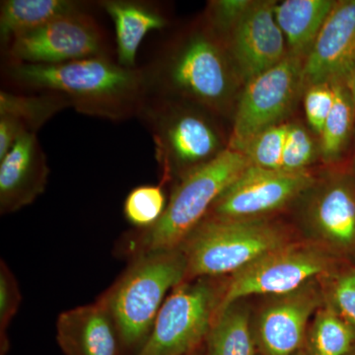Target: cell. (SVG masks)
<instances>
[{"label":"cell","mask_w":355,"mask_h":355,"mask_svg":"<svg viewBox=\"0 0 355 355\" xmlns=\"http://www.w3.org/2000/svg\"><path fill=\"white\" fill-rule=\"evenodd\" d=\"M142 69L148 94L190 102L217 116L234 113L244 86L225 42L205 13Z\"/></svg>","instance_id":"1"},{"label":"cell","mask_w":355,"mask_h":355,"mask_svg":"<svg viewBox=\"0 0 355 355\" xmlns=\"http://www.w3.org/2000/svg\"><path fill=\"white\" fill-rule=\"evenodd\" d=\"M4 77L21 92L64 96L78 113L110 121L137 116L148 95L142 67L128 69L111 57L60 64L6 62Z\"/></svg>","instance_id":"2"},{"label":"cell","mask_w":355,"mask_h":355,"mask_svg":"<svg viewBox=\"0 0 355 355\" xmlns=\"http://www.w3.org/2000/svg\"><path fill=\"white\" fill-rule=\"evenodd\" d=\"M250 165L244 154L227 148L193 170L172 187L161 218L151 227L125 235L118 251L130 260L140 254L177 249Z\"/></svg>","instance_id":"3"},{"label":"cell","mask_w":355,"mask_h":355,"mask_svg":"<svg viewBox=\"0 0 355 355\" xmlns=\"http://www.w3.org/2000/svg\"><path fill=\"white\" fill-rule=\"evenodd\" d=\"M187 261L181 248L140 254L100 296L120 335L123 355H137L153 330L170 292L184 282Z\"/></svg>","instance_id":"4"},{"label":"cell","mask_w":355,"mask_h":355,"mask_svg":"<svg viewBox=\"0 0 355 355\" xmlns=\"http://www.w3.org/2000/svg\"><path fill=\"white\" fill-rule=\"evenodd\" d=\"M214 116L190 102L147 95L137 118L153 137L160 184L174 186L228 148Z\"/></svg>","instance_id":"5"},{"label":"cell","mask_w":355,"mask_h":355,"mask_svg":"<svg viewBox=\"0 0 355 355\" xmlns=\"http://www.w3.org/2000/svg\"><path fill=\"white\" fill-rule=\"evenodd\" d=\"M287 244L284 229L265 219L207 216L180 246L187 261L184 282L234 275Z\"/></svg>","instance_id":"6"},{"label":"cell","mask_w":355,"mask_h":355,"mask_svg":"<svg viewBox=\"0 0 355 355\" xmlns=\"http://www.w3.org/2000/svg\"><path fill=\"white\" fill-rule=\"evenodd\" d=\"M216 279L187 280L175 287L137 355H189L202 349L223 295L225 282Z\"/></svg>","instance_id":"7"},{"label":"cell","mask_w":355,"mask_h":355,"mask_svg":"<svg viewBox=\"0 0 355 355\" xmlns=\"http://www.w3.org/2000/svg\"><path fill=\"white\" fill-rule=\"evenodd\" d=\"M304 60L287 53L279 64L243 86L236 104L228 148L240 151L259 133L284 123L304 93Z\"/></svg>","instance_id":"8"},{"label":"cell","mask_w":355,"mask_h":355,"mask_svg":"<svg viewBox=\"0 0 355 355\" xmlns=\"http://www.w3.org/2000/svg\"><path fill=\"white\" fill-rule=\"evenodd\" d=\"M330 268V256L321 248L287 244L230 275L217 315L249 296H277L296 291Z\"/></svg>","instance_id":"9"},{"label":"cell","mask_w":355,"mask_h":355,"mask_svg":"<svg viewBox=\"0 0 355 355\" xmlns=\"http://www.w3.org/2000/svg\"><path fill=\"white\" fill-rule=\"evenodd\" d=\"M6 62L60 64L96 57H111L106 35L87 10L62 16L11 39Z\"/></svg>","instance_id":"10"},{"label":"cell","mask_w":355,"mask_h":355,"mask_svg":"<svg viewBox=\"0 0 355 355\" xmlns=\"http://www.w3.org/2000/svg\"><path fill=\"white\" fill-rule=\"evenodd\" d=\"M316 181L308 170L288 172L250 165L218 198L207 216L260 218L302 197Z\"/></svg>","instance_id":"11"},{"label":"cell","mask_w":355,"mask_h":355,"mask_svg":"<svg viewBox=\"0 0 355 355\" xmlns=\"http://www.w3.org/2000/svg\"><path fill=\"white\" fill-rule=\"evenodd\" d=\"M303 221L313 239L335 254L355 253V180L331 175L306 191Z\"/></svg>","instance_id":"12"},{"label":"cell","mask_w":355,"mask_h":355,"mask_svg":"<svg viewBox=\"0 0 355 355\" xmlns=\"http://www.w3.org/2000/svg\"><path fill=\"white\" fill-rule=\"evenodd\" d=\"M275 1H254L240 20L221 36L243 84L287 55L286 38L275 16Z\"/></svg>","instance_id":"13"},{"label":"cell","mask_w":355,"mask_h":355,"mask_svg":"<svg viewBox=\"0 0 355 355\" xmlns=\"http://www.w3.org/2000/svg\"><path fill=\"white\" fill-rule=\"evenodd\" d=\"M270 297L254 334L257 347L261 355L296 354L304 349L306 330L321 305V294L311 282L289 293Z\"/></svg>","instance_id":"14"},{"label":"cell","mask_w":355,"mask_h":355,"mask_svg":"<svg viewBox=\"0 0 355 355\" xmlns=\"http://www.w3.org/2000/svg\"><path fill=\"white\" fill-rule=\"evenodd\" d=\"M355 60V0L336 1L305 57V88L343 80Z\"/></svg>","instance_id":"15"},{"label":"cell","mask_w":355,"mask_h":355,"mask_svg":"<svg viewBox=\"0 0 355 355\" xmlns=\"http://www.w3.org/2000/svg\"><path fill=\"white\" fill-rule=\"evenodd\" d=\"M50 168L37 133H25L0 159V214H13L43 195Z\"/></svg>","instance_id":"16"},{"label":"cell","mask_w":355,"mask_h":355,"mask_svg":"<svg viewBox=\"0 0 355 355\" xmlns=\"http://www.w3.org/2000/svg\"><path fill=\"white\" fill-rule=\"evenodd\" d=\"M57 340L64 355H123L118 329L100 299L60 314Z\"/></svg>","instance_id":"17"},{"label":"cell","mask_w":355,"mask_h":355,"mask_svg":"<svg viewBox=\"0 0 355 355\" xmlns=\"http://www.w3.org/2000/svg\"><path fill=\"white\" fill-rule=\"evenodd\" d=\"M113 20L116 30V62L128 69L137 67V51L147 34L164 29L168 18L153 2L103 0L98 2Z\"/></svg>","instance_id":"18"},{"label":"cell","mask_w":355,"mask_h":355,"mask_svg":"<svg viewBox=\"0 0 355 355\" xmlns=\"http://www.w3.org/2000/svg\"><path fill=\"white\" fill-rule=\"evenodd\" d=\"M335 2L331 0L275 2V20L286 38L289 55L305 58Z\"/></svg>","instance_id":"19"},{"label":"cell","mask_w":355,"mask_h":355,"mask_svg":"<svg viewBox=\"0 0 355 355\" xmlns=\"http://www.w3.org/2000/svg\"><path fill=\"white\" fill-rule=\"evenodd\" d=\"M76 0H4L0 4V42L2 46L17 35L31 31L62 16L87 10Z\"/></svg>","instance_id":"20"},{"label":"cell","mask_w":355,"mask_h":355,"mask_svg":"<svg viewBox=\"0 0 355 355\" xmlns=\"http://www.w3.org/2000/svg\"><path fill=\"white\" fill-rule=\"evenodd\" d=\"M67 108H71L69 100L58 93L0 92V116L15 121L24 133H37L44 123Z\"/></svg>","instance_id":"21"},{"label":"cell","mask_w":355,"mask_h":355,"mask_svg":"<svg viewBox=\"0 0 355 355\" xmlns=\"http://www.w3.org/2000/svg\"><path fill=\"white\" fill-rule=\"evenodd\" d=\"M238 304L233 303L217 315L203 345L207 355H256L249 313Z\"/></svg>","instance_id":"22"},{"label":"cell","mask_w":355,"mask_h":355,"mask_svg":"<svg viewBox=\"0 0 355 355\" xmlns=\"http://www.w3.org/2000/svg\"><path fill=\"white\" fill-rule=\"evenodd\" d=\"M335 101L318 139L324 162L336 163L347 150L355 130V106L343 80L333 83Z\"/></svg>","instance_id":"23"},{"label":"cell","mask_w":355,"mask_h":355,"mask_svg":"<svg viewBox=\"0 0 355 355\" xmlns=\"http://www.w3.org/2000/svg\"><path fill=\"white\" fill-rule=\"evenodd\" d=\"M355 345V329L333 306L316 312L308 336L309 355H347Z\"/></svg>","instance_id":"24"},{"label":"cell","mask_w":355,"mask_h":355,"mask_svg":"<svg viewBox=\"0 0 355 355\" xmlns=\"http://www.w3.org/2000/svg\"><path fill=\"white\" fill-rule=\"evenodd\" d=\"M162 184H144L128 193L123 202V216L135 229L151 227L167 207Z\"/></svg>","instance_id":"25"},{"label":"cell","mask_w":355,"mask_h":355,"mask_svg":"<svg viewBox=\"0 0 355 355\" xmlns=\"http://www.w3.org/2000/svg\"><path fill=\"white\" fill-rule=\"evenodd\" d=\"M288 125L289 121H284L266 128L247 142L240 153L246 156L251 165L280 170Z\"/></svg>","instance_id":"26"},{"label":"cell","mask_w":355,"mask_h":355,"mask_svg":"<svg viewBox=\"0 0 355 355\" xmlns=\"http://www.w3.org/2000/svg\"><path fill=\"white\" fill-rule=\"evenodd\" d=\"M319 155V144L302 125L289 123L280 170L288 172L307 170Z\"/></svg>","instance_id":"27"},{"label":"cell","mask_w":355,"mask_h":355,"mask_svg":"<svg viewBox=\"0 0 355 355\" xmlns=\"http://www.w3.org/2000/svg\"><path fill=\"white\" fill-rule=\"evenodd\" d=\"M22 294L19 284L6 261H0V355L10 349L8 331L11 321L19 310Z\"/></svg>","instance_id":"28"},{"label":"cell","mask_w":355,"mask_h":355,"mask_svg":"<svg viewBox=\"0 0 355 355\" xmlns=\"http://www.w3.org/2000/svg\"><path fill=\"white\" fill-rule=\"evenodd\" d=\"M303 95L306 120L311 130L319 137L335 101L333 83L308 86Z\"/></svg>","instance_id":"29"},{"label":"cell","mask_w":355,"mask_h":355,"mask_svg":"<svg viewBox=\"0 0 355 355\" xmlns=\"http://www.w3.org/2000/svg\"><path fill=\"white\" fill-rule=\"evenodd\" d=\"M253 3L252 0H216L209 2L205 14L216 31L223 36Z\"/></svg>","instance_id":"30"},{"label":"cell","mask_w":355,"mask_h":355,"mask_svg":"<svg viewBox=\"0 0 355 355\" xmlns=\"http://www.w3.org/2000/svg\"><path fill=\"white\" fill-rule=\"evenodd\" d=\"M331 305L355 329V268L336 280L331 291Z\"/></svg>","instance_id":"31"},{"label":"cell","mask_w":355,"mask_h":355,"mask_svg":"<svg viewBox=\"0 0 355 355\" xmlns=\"http://www.w3.org/2000/svg\"><path fill=\"white\" fill-rule=\"evenodd\" d=\"M343 83H345L347 88L349 89L355 106V60L352 67H350L349 72H347V76H345V79H343Z\"/></svg>","instance_id":"32"},{"label":"cell","mask_w":355,"mask_h":355,"mask_svg":"<svg viewBox=\"0 0 355 355\" xmlns=\"http://www.w3.org/2000/svg\"><path fill=\"white\" fill-rule=\"evenodd\" d=\"M189 355H207V354H205V347H202V349L196 350L195 352Z\"/></svg>","instance_id":"33"},{"label":"cell","mask_w":355,"mask_h":355,"mask_svg":"<svg viewBox=\"0 0 355 355\" xmlns=\"http://www.w3.org/2000/svg\"><path fill=\"white\" fill-rule=\"evenodd\" d=\"M294 355H309V354H308L307 350L302 349V350H301V352H297V354H294Z\"/></svg>","instance_id":"34"},{"label":"cell","mask_w":355,"mask_h":355,"mask_svg":"<svg viewBox=\"0 0 355 355\" xmlns=\"http://www.w3.org/2000/svg\"><path fill=\"white\" fill-rule=\"evenodd\" d=\"M347 355H355V345H354V349H352V350H350V352H349V354H347Z\"/></svg>","instance_id":"35"}]
</instances>
